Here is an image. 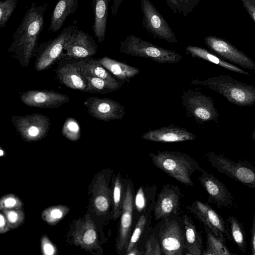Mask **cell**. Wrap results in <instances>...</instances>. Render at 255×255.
Returning a JSON list of instances; mask_svg holds the SVG:
<instances>
[{
  "label": "cell",
  "instance_id": "6da1fadb",
  "mask_svg": "<svg viewBox=\"0 0 255 255\" xmlns=\"http://www.w3.org/2000/svg\"><path fill=\"white\" fill-rule=\"evenodd\" d=\"M46 3L37 5L33 2L26 10L13 36L8 51L23 67L28 66L31 58L37 54L38 41L44 23Z\"/></svg>",
  "mask_w": 255,
  "mask_h": 255
},
{
  "label": "cell",
  "instance_id": "7a4b0ae2",
  "mask_svg": "<svg viewBox=\"0 0 255 255\" xmlns=\"http://www.w3.org/2000/svg\"><path fill=\"white\" fill-rule=\"evenodd\" d=\"M152 163L170 176L185 185L193 187L192 175L200 167L190 155L176 151L150 152Z\"/></svg>",
  "mask_w": 255,
  "mask_h": 255
},
{
  "label": "cell",
  "instance_id": "3957f363",
  "mask_svg": "<svg viewBox=\"0 0 255 255\" xmlns=\"http://www.w3.org/2000/svg\"><path fill=\"white\" fill-rule=\"evenodd\" d=\"M191 83L207 86L238 106L255 105V87L234 79L230 75H221L203 81L194 80Z\"/></svg>",
  "mask_w": 255,
  "mask_h": 255
},
{
  "label": "cell",
  "instance_id": "277c9868",
  "mask_svg": "<svg viewBox=\"0 0 255 255\" xmlns=\"http://www.w3.org/2000/svg\"><path fill=\"white\" fill-rule=\"evenodd\" d=\"M163 255L186 254L185 229L182 217L172 215L163 218L153 228Z\"/></svg>",
  "mask_w": 255,
  "mask_h": 255
},
{
  "label": "cell",
  "instance_id": "5b68a950",
  "mask_svg": "<svg viewBox=\"0 0 255 255\" xmlns=\"http://www.w3.org/2000/svg\"><path fill=\"white\" fill-rule=\"evenodd\" d=\"M119 50L125 54L149 59L158 63H176L182 58L173 50L159 47L134 34L127 36L121 41Z\"/></svg>",
  "mask_w": 255,
  "mask_h": 255
},
{
  "label": "cell",
  "instance_id": "8992f818",
  "mask_svg": "<svg viewBox=\"0 0 255 255\" xmlns=\"http://www.w3.org/2000/svg\"><path fill=\"white\" fill-rule=\"evenodd\" d=\"M207 157L212 166L219 172L255 189V166L249 161L238 160L236 162L213 152L208 153Z\"/></svg>",
  "mask_w": 255,
  "mask_h": 255
},
{
  "label": "cell",
  "instance_id": "52a82bcc",
  "mask_svg": "<svg viewBox=\"0 0 255 255\" xmlns=\"http://www.w3.org/2000/svg\"><path fill=\"white\" fill-rule=\"evenodd\" d=\"M181 102L187 116L196 122L202 124L214 121L217 123L219 114L211 97L197 90L188 89L183 93Z\"/></svg>",
  "mask_w": 255,
  "mask_h": 255
},
{
  "label": "cell",
  "instance_id": "ba28073f",
  "mask_svg": "<svg viewBox=\"0 0 255 255\" xmlns=\"http://www.w3.org/2000/svg\"><path fill=\"white\" fill-rule=\"evenodd\" d=\"M135 194L133 183L127 178L122 212L120 216L116 238V249L119 255H125L130 237L136 222L134 217L133 199Z\"/></svg>",
  "mask_w": 255,
  "mask_h": 255
},
{
  "label": "cell",
  "instance_id": "9c48e42d",
  "mask_svg": "<svg viewBox=\"0 0 255 255\" xmlns=\"http://www.w3.org/2000/svg\"><path fill=\"white\" fill-rule=\"evenodd\" d=\"M11 119L22 139L29 142L36 141L44 138L50 126L49 118L41 114L13 116Z\"/></svg>",
  "mask_w": 255,
  "mask_h": 255
},
{
  "label": "cell",
  "instance_id": "30bf717a",
  "mask_svg": "<svg viewBox=\"0 0 255 255\" xmlns=\"http://www.w3.org/2000/svg\"><path fill=\"white\" fill-rule=\"evenodd\" d=\"M186 207L197 219L207 226L217 237L225 242L232 240L227 224L208 203L196 200Z\"/></svg>",
  "mask_w": 255,
  "mask_h": 255
},
{
  "label": "cell",
  "instance_id": "8fae6325",
  "mask_svg": "<svg viewBox=\"0 0 255 255\" xmlns=\"http://www.w3.org/2000/svg\"><path fill=\"white\" fill-rule=\"evenodd\" d=\"M142 24L154 37L173 43L177 39L163 16L149 0H140Z\"/></svg>",
  "mask_w": 255,
  "mask_h": 255
},
{
  "label": "cell",
  "instance_id": "7c38bea8",
  "mask_svg": "<svg viewBox=\"0 0 255 255\" xmlns=\"http://www.w3.org/2000/svg\"><path fill=\"white\" fill-rule=\"evenodd\" d=\"M76 26L69 25L66 27L56 37L40 44L35 63L36 71L45 70L59 59L63 52L64 44Z\"/></svg>",
  "mask_w": 255,
  "mask_h": 255
},
{
  "label": "cell",
  "instance_id": "4fadbf2b",
  "mask_svg": "<svg viewBox=\"0 0 255 255\" xmlns=\"http://www.w3.org/2000/svg\"><path fill=\"white\" fill-rule=\"evenodd\" d=\"M198 171V180L208 194L209 203L215 204L219 208H237L232 194L223 182L201 167Z\"/></svg>",
  "mask_w": 255,
  "mask_h": 255
},
{
  "label": "cell",
  "instance_id": "5bb4252c",
  "mask_svg": "<svg viewBox=\"0 0 255 255\" xmlns=\"http://www.w3.org/2000/svg\"><path fill=\"white\" fill-rule=\"evenodd\" d=\"M183 197L179 187L170 183L163 185L155 200L153 210L155 220L180 214V201Z\"/></svg>",
  "mask_w": 255,
  "mask_h": 255
},
{
  "label": "cell",
  "instance_id": "9a60e30c",
  "mask_svg": "<svg viewBox=\"0 0 255 255\" xmlns=\"http://www.w3.org/2000/svg\"><path fill=\"white\" fill-rule=\"evenodd\" d=\"M84 105L92 117L105 122L122 119L126 114L122 105L108 98L89 97Z\"/></svg>",
  "mask_w": 255,
  "mask_h": 255
},
{
  "label": "cell",
  "instance_id": "2e32d148",
  "mask_svg": "<svg viewBox=\"0 0 255 255\" xmlns=\"http://www.w3.org/2000/svg\"><path fill=\"white\" fill-rule=\"evenodd\" d=\"M97 47L93 37L76 26L64 44L63 54L75 59H84L95 55Z\"/></svg>",
  "mask_w": 255,
  "mask_h": 255
},
{
  "label": "cell",
  "instance_id": "e0dca14e",
  "mask_svg": "<svg viewBox=\"0 0 255 255\" xmlns=\"http://www.w3.org/2000/svg\"><path fill=\"white\" fill-rule=\"evenodd\" d=\"M204 41L210 49L225 59L244 68L255 70V63L228 41L213 36H206Z\"/></svg>",
  "mask_w": 255,
  "mask_h": 255
},
{
  "label": "cell",
  "instance_id": "ac0fdd59",
  "mask_svg": "<svg viewBox=\"0 0 255 255\" xmlns=\"http://www.w3.org/2000/svg\"><path fill=\"white\" fill-rule=\"evenodd\" d=\"M56 70L57 78L66 86L76 90L84 92L87 81L78 66L76 59L64 56L63 53Z\"/></svg>",
  "mask_w": 255,
  "mask_h": 255
},
{
  "label": "cell",
  "instance_id": "d6986e66",
  "mask_svg": "<svg viewBox=\"0 0 255 255\" xmlns=\"http://www.w3.org/2000/svg\"><path fill=\"white\" fill-rule=\"evenodd\" d=\"M20 98L26 106L46 109L57 108L70 101L64 94L47 90H28L22 93Z\"/></svg>",
  "mask_w": 255,
  "mask_h": 255
},
{
  "label": "cell",
  "instance_id": "ffe728a7",
  "mask_svg": "<svg viewBox=\"0 0 255 255\" xmlns=\"http://www.w3.org/2000/svg\"><path fill=\"white\" fill-rule=\"evenodd\" d=\"M74 244L86 251L98 250L102 252L99 244L96 226L89 216L78 223L73 233Z\"/></svg>",
  "mask_w": 255,
  "mask_h": 255
},
{
  "label": "cell",
  "instance_id": "44dd1931",
  "mask_svg": "<svg viewBox=\"0 0 255 255\" xmlns=\"http://www.w3.org/2000/svg\"><path fill=\"white\" fill-rule=\"evenodd\" d=\"M141 137L143 139L152 141L176 142L193 140L196 136L186 128L169 125L146 132Z\"/></svg>",
  "mask_w": 255,
  "mask_h": 255
},
{
  "label": "cell",
  "instance_id": "7402d4cb",
  "mask_svg": "<svg viewBox=\"0 0 255 255\" xmlns=\"http://www.w3.org/2000/svg\"><path fill=\"white\" fill-rule=\"evenodd\" d=\"M108 179L106 174H99L93 189L94 207L99 216L107 215L113 206V188L109 187Z\"/></svg>",
  "mask_w": 255,
  "mask_h": 255
},
{
  "label": "cell",
  "instance_id": "603a6c76",
  "mask_svg": "<svg viewBox=\"0 0 255 255\" xmlns=\"http://www.w3.org/2000/svg\"><path fill=\"white\" fill-rule=\"evenodd\" d=\"M153 210L154 207L150 208L139 217L130 237L125 255L134 248H137L143 251L146 238L152 229L150 226L151 215Z\"/></svg>",
  "mask_w": 255,
  "mask_h": 255
},
{
  "label": "cell",
  "instance_id": "cb8c5ba5",
  "mask_svg": "<svg viewBox=\"0 0 255 255\" xmlns=\"http://www.w3.org/2000/svg\"><path fill=\"white\" fill-rule=\"evenodd\" d=\"M182 219L185 229V246L187 255H201L204 249L203 239L193 221L187 214H184Z\"/></svg>",
  "mask_w": 255,
  "mask_h": 255
},
{
  "label": "cell",
  "instance_id": "d4e9b609",
  "mask_svg": "<svg viewBox=\"0 0 255 255\" xmlns=\"http://www.w3.org/2000/svg\"><path fill=\"white\" fill-rule=\"evenodd\" d=\"M156 191L155 185H141L138 188L133 199L134 217L136 221L141 214L154 207Z\"/></svg>",
  "mask_w": 255,
  "mask_h": 255
},
{
  "label": "cell",
  "instance_id": "484cf974",
  "mask_svg": "<svg viewBox=\"0 0 255 255\" xmlns=\"http://www.w3.org/2000/svg\"><path fill=\"white\" fill-rule=\"evenodd\" d=\"M78 6V0H59L51 14L48 30L58 32L68 16L74 13Z\"/></svg>",
  "mask_w": 255,
  "mask_h": 255
},
{
  "label": "cell",
  "instance_id": "4316f807",
  "mask_svg": "<svg viewBox=\"0 0 255 255\" xmlns=\"http://www.w3.org/2000/svg\"><path fill=\"white\" fill-rule=\"evenodd\" d=\"M108 3L107 0H92L94 15L92 29L99 43L104 40L106 36Z\"/></svg>",
  "mask_w": 255,
  "mask_h": 255
},
{
  "label": "cell",
  "instance_id": "83f0119b",
  "mask_svg": "<svg viewBox=\"0 0 255 255\" xmlns=\"http://www.w3.org/2000/svg\"><path fill=\"white\" fill-rule=\"evenodd\" d=\"M102 65L121 81L125 82L136 76L139 69L130 65L105 56L99 59Z\"/></svg>",
  "mask_w": 255,
  "mask_h": 255
},
{
  "label": "cell",
  "instance_id": "f1b7e54d",
  "mask_svg": "<svg viewBox=\"0 0 255 255\" xmlns=\"http://www.w3.org/2000/svg\"><path fill=\"white\" fill-rule=\"evenodd\" d=\"M83 75L96 77L111 82L118 81L100 63L99 59L91 57L76 59Z\"/></svg>",
  "mask_w": 255,
  "mask_h": 255
},
{
  "label": "cell",
  "instance_id": "f546056e",
  "mask_svg": "<svg viewBox=\"0 0 255 255\" xmlns=\"http://www.w3.org/2000/svg\"><path fill=\"white\" fill-rule=\"evenodd\" d=\"M186 51L187 54L191 55L192 57L204 59L235 72L250 76L247 72L220 59L217 56L204 48L189 45L186 47Z\"/></svg>",
  "mask_w": 255,
  "mask_h": 255
},
{
  "label": "cell",
  "instance_id": "4dcf8cb0",
  "mask_svg": "<svg viewBox=\"0 0 255 255\" xmlns=\"http://www.w3.org/2000/svg\"><path fill=\"white\" fill-rule=\"evenodd\" d=\"M127 178L123 177L120 172L115 176L113 185L112 219H118L122 214L127 187Z\"/></svg>",
  "mask_w": 255,
  "mask_h": 255
},
{
  "label": "cell",
  "instance_id": "1f68e13d",
  "mask_svg": "<svg viewBox=\"0 0 255 255\" xmlns=\"http://www.w3.org/2000/svg\"><path fill=\"white\" fill-rule=\"evenodd\" d=\"M87 81V87L84 92L106 94L119 89L124 82H111L102 78L83 75Z\"/></svg>",
  "mask_w": 255,
  "mask_h": 255
},
{
  "label": "cell",
  "instance_id": "d6a6232c",
  "mask_svg": "<svg viewBox=\"0 0 255 255\" xmlns=\"http://www.w3.org/2000/svg\"><path fill=\"white\" fill-rule=\"evenodd\" d=\"M204 228L206 236V244L203 255H233L226 245V242L217 237L205 225Z\"/></svg>",
  "mask_w": 255,
  "mask_h": 255
},
{
  "label": "cell",
  "instance_id": "836d02e7",
  "mask_svg": "<svg viewBox=\"0 0 255 255\" xmlns=\"http://www.w3.org/2000/svg\"><path fill=\"white\" fill-rule=\"evenodd\" d=\"M227 222L229 225L228 228L232 240L241 252L245 253L247 243L244 223L240 222L234 216H230L227 219Z\"/></svg>",
  "mask_w": 255,
  "mask_h": 255
},
{
  "label": "cell",
  "instance_id": "e575fe53",
  "mask_svg": "<svg viewBox=\"0 0 255 255\" xmlns=\"http://www.w3.org/2000/svg\"><path fill=\"white\" fill-rule=\"evenodd\" d=\"M175 14L186 17L198 5L200 0H164Z\"/></svg>",
  "mask_w": 255,
  "mask_h": 255
},
{
  "label": "cell",
  "instance_id": "d590c367",
  "mask_svg": "<svg viewBox=\"0 0 255 255\" xmlns=\"http://www.w3.org/2000/svg\"><path fill=\"white\" fill-rule=\"evenodd\" d=\"M68 207L57 205L45 209L42 213L43 220L50 225H54L62 219L69 212Z\"/></svg>",
  "mask_w": 255,
  "mask_h": 255
},
{
  "label": "cell",
  "instance_id": "8d00e7d4",
  "mask_svg": "<svg viewBox=\"0 0 255 255\" xmlns=\"http://www.w3.org/2000/svg\"><path fill=\"white\" fill-rule=\"evenodd\" d=\"M62 133L70 140H78L81 137V129L78 122L72 117L67 118L62 127Z\"/></svg>",
  "mask_w": 255,
  "mask_h": 255
},
{
  "label": "cell",
  "instance_id": "74e56055",
  "mask_svg": "<svg viewBox=\"0 0 255 255\" xmlns=\"http://www.w3.org/2000/svg\"><path fill=\"white\" fill-rule=\"evenodd\" d=\"M144 255H162L160 243L152 228L146 238L143 247Z\"/></svg>",
  "mask_w": 255,
  "mask_h": 255
},
{
  "label": "cell",
  "instance_id": "f35d334b",
  "mask_svg": "<svg viewBox=\"0 0 255 255\" xmlns=\"http://www.w3.org/2000/svg\"><path fill=\"white\" fill-rule=\"evenodd\" d=\"M17 0H4L0 1V27L4 28L14 12Z\"/></svg>",
  "mask_w": 255,
  "mask_h": 255
},
{
  "label": "cell",
  "instance_id": "ab89813d",
  "mask_svg": "<svg viewBox=\"0 0 255 255\" xmlns=\"http://www.w3.org/2000/svg\"><path fill=\"white\" fill-rule=\"evenodd\" d=\"M1 212L5 216L10 229H15L24 221V213L20 209L3 210Z\"/></svg>",
  "mask_w": 255,
  "mask_h": 255
},
{
  "label": "cell",
  "instance_id": "60d3db41",
  "mask_svg": "<svg viewBox=\"0 0 255 255\" xmlns=\"http://www.w3.org/2000/svg\"><path fill=\"white\" fill-rule=\"evenodd\" d=\"M22 203L20 199L12 194H8L2 196L0 200V209L3 210L20 209Z\"/></svg>",
  "mask_w": 255,
  "mask_h": 255
},
{
  "label": "cell",
  "instance_id": "b9f144b4",
  "mask_svg": "<svg viewBox=\"0 0 255 255\" xmlns=\"http://www.w3.org/2000/svg\"><path fill=\"white\" fill-rule=\"evenodd\" d=\"M41 246L42 254L44 255H54L56 254V247L45 235L41 238Z\"/></svg>",
  "mask_w": 255,
  "mask_h": 255
},
{
  "label": "cell",
  "instance_id": "7bdbcfd3",
  "mask_svg": "<svg viewBox=\"0 0 255 255\" xmlns=\"http://www.w3.org/2000/svg\"><path fill=\"white\" fill-rule=\"evenodd\" d=\"M243 4L255 22V0H242Z\"/></svg>",
  "mask_w": 255,
  "mask_h": 255
},
{
  "label": "cell",
  "instance_id": "ee69618b",
  "mask_svg": "<svg viewBox=\"0 0 255 255\" xmlns=\"http://www.w3.org/2000/svg\"><path fill=\"white\" fill-rule=\"evenodd\" d=\"M251 249L252 255H255V211L253 217L251 228Z\"/></svg>",
  "mask_w": 255,
  "mask_h": 255
},
{
  "label": "cell",
  "instance_id": "f6af8a7d",
  "mask_svg": "<svg viewBox=\"0 0 255 255\" xmlns=\"http://www.w3.org/2000/svg\"><path fill=\"white\" fill-rule=\"evenodd\" d=\"M10 227L6 218L3 213L0 214V233L2 234L8 231Z\"/></svg>",
  "mask_w": 255,
  "mask_h": 255
},
{
  "label": "cell",
  "instance_id": "bcb514c9",
  "mask_svg": "<svg viewBox=\"0 0 255 255\" xmlns=\"http://www.w3.org/2000/svg\"><path fill=\"white\" fill-rule=\"evenodd\" d=\"M113 1L112 4L111 5V11L112 15L115 16L119 10V8L122 2L124 0H112Z\"/></svg>",
  "mask_w": 255,
  "mask_h": 255
},
{
  "label": "cell",
  "instance_id": "7dc6e473",
  "mask_svg": "<svg viewBox=\"0 0 255 255\" xmlns=\"http://www.w3.org/2000/svg\"><path fill=\"white\" fill-rule=\"evenodd\" d=\"M126 255H144V252L137 248H134L130 250Z\"/></svg>",
  "mask_w": 255,
  "mask_h": 255
},
{
  "label": "cell",
  "instance_id": "c3c4849f",
  "mask_svg": "<svg viewBox=\"0 0 255 255\" xmlns=\"http://www.w3.org/2000/svg\"><path fill=\"white\" fill-rule=\"evenodd\" d=\"M4 154V150L1 148H0V156H3Z\"/></svg>",
  "mask_w": 255,
  "mask_h": 255
},
{
  "label": "cell",
  "instance_id": "681fc988",
  "mask_svg": "<svg viewBox=\"0 0 255 255\" xmlns=\"http://www.w3.org/2000/svg\"><path fill=\"white\" fill-rule=\"evenodd\" d=\"M252 137H253V139L255 141V129L254 130V132H253Z\"/></svg>",
  "mask_w": 255,
  "mask_h": 255
},
{
  "label": "cell",
  "instance_id": "f907efd6",
  "mask_svg": "<svg viewBox=\"0 0 255 255\" xmlns=\"http://www.w3.org/2000/svg\"><path fill=\"white\" fill-rule=\"evenodd\" d=\"M108 2H109L111 0H107Z\"/></svg>",
  "mask_w": 255,
  "mask_h": 255
}]
</instances>
